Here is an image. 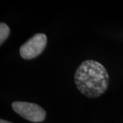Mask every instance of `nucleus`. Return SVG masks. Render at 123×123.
<instances>
[{"label":"nucleus","instance_id":"obj_2","mask_svg":"<svg viewBox=\"0 0 123 123\" xmlns=\"http://www.w3.org/2000/svg\"><path fill=\"white\" fill-rule=\"evenodd\" d=\"M13 110L23 118L33 123L43 121L46 117V112L41 107L36 103L15 101L12 103Z\"/></svg>","mask_w":123,"mask_h":123},{"label":"nucleus","instance_id":"obj_1","mask_svg":"<svg viewBox=\"0 0 123 123\" xmlns=\"http://www.w3.org/2000/svg\"><path fill=\"white\" fill-rule=\"evenodd\" d=\"M109 80L105 68L94 60L83 62L75 74L77 88L88 98H97L103 94L108 88Z\"/></svg>","mask_w":123,"mask_h":123},{"label":"nucleus","instance_id":"obj_4","mask_svg":"<svg viewBox=\"0 0 123 123\" xmlns=\"http://www.w3.org/2000/svg\"><path fill=\"white\" fill-rule=\"evenodd\" d=\"M9 34H10L9 27L6 23H1L0 24V43L1 44L8 38Z\"/></svg>","mask_w":123,"mask_h":123},{"label":"nucleus","instance_id":"obj_3","mask_svg":"<svg viewBox=\"0 0 123 123\" xmlns=\"http://www.w3.org/2000/svg\"><path fill=\"white\" fill-rule=\"evenodd\" d=\"M47 43V36L44 34H36L21 47L20 55L25 60L34 59L42 53Z\"/></svg>","mask_w":123,"mask_h":123},{"label":"nucleus","instance_id":"obj_5","mask_svg":"<svg viewBox=\"0 0 123 123\" xmlns=\"http://www.w3.org/2000/svg\"><path fill=\"white\" fill-rule=\"evenodd\" d=\"M0 123H12L8 122V121H6V120H3V119H1V120H0Z\"/></svg>","mask_w":123,"mask_h":123}]
</instances>
